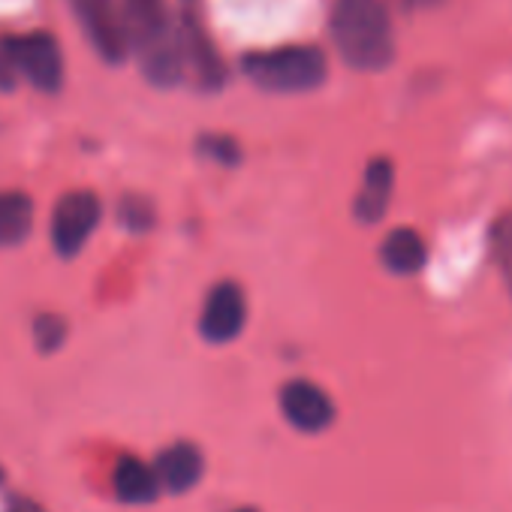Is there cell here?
I'll list each match as a JSON object with an SVG mask.
<instances>
[{"instance_id": "e0dca14e", "label": "cell", "mask_w": 512, "mask_h": 512, "mask_svg": "<svg viewBox=\"0 0 512 512\" xmlns=\"http://www.w3.org/2000/svg\"><path fill=\"white\" fill-rule=\"evenodd\" d=\"M196 151L205 160H211V163H217L223 169H235L241 163V157H244L241 154V145L229 133H202L196 139Z\"/></svg>"}, {"instance_id": "4fadbf2b", "label": "cell", "mask_w": 512, "mask_h": 512, "mask_svg": "<svg viewBox=\"0 0 512 512\" xmlns=\"http://www.w3.org/2000/svg\"><path fill=\"white\" fill-rule=\"evenodd\" d=\"M112 485H115L118 500H124V503H154L157 494H160V488H163L157 470L148 467L136 455H121L115 461Z\"/></svg>"}, {"instance_id": "ba28073f", "label": "cell", "mask_w": 512, "mask_h": 512, "mask_svg": "<svg viewBox=\"0 0 512 512\" xmlns=\"http://www.w3.org/2000/svg\"><path fill=\"white\" fill-rule=\"evenodd\" d=\"M247 326V296L235 281H220L208 290L199 311V335L208 344H232Z\"/></svg>"}, {"instance_id": "9a60e30c", "label": "cell", "mask_w": 512, "mask_h": 512, "mask_svg": "<svg viewBox=\"0 0 512 512\" xmlns=\"http://www.w3.org/2000/svg\"><path fill=\"white\" fill-rule=\"evenodd\" d=\"M118 223L127 229V232H148L154 229V220H157V211H154V202L142 193H127L121 196L118 202Z\"/></svg>"}, {"instance_id": "52a82bcc", "label": "cell", "mask_w": 512, "mask_h": 512, "mask_svg": "<svg viewBox=\"0 0 512 512\" xmlns=\"http://www.w3.org/2000/svg\"><path fill=\"white\" fill-rule=\"evenodd\" d=\"M85 40L106 64H124L130 58L121 0H67Z\"/></svg>"}, {"instance_id": "ffe728a7", "label": "cell", "mask_w": 512, "mask_h": 512, "mask_svg": "<svg viewBox=\"0 0 512 512\" xmlns=\"http://www.w3.org/2000/svg\"><path fill=\"white\" fill-rule=\"evenodd\" d=\"M10 512H43V509H40V506H34V503H28V500H13Z\"/></svg>"}, {"instance_id": "8fae6325", "label": "cell", "mask_w": 512, "mask_h": 512, "mask_svg": "<svg viewBox=\"0 0 512 512\" xmlns=\"http://www.w3.org/2000/svg\"><path fill=\"white\" fill-rule=\"evenodd\" d=\"M380 263L389 275L413 278L422 275L428 263V244L419 229L413 226H395L380 241Z\"/></svg>"}, {"instance_id": "5bb4252c", "label": "cell", "mask_w": 512, "mask_h": 512, "mask_svg": "<svg viewBox=\"0 0 512 512\" xmlns=\"http://www.w3.org/2000/svg\"><path fill=\"white\" fill-rule=\"evenodd\" d=\"M34 229V199L25 190H0V247H19Z\"/></svg>"}, {"instance_id": "6da1fadb", "label": "cell", "mask_w": 512, "mask_h": 512, "mask_svg": "<svg viewBox=\"0 0 512 512\" xmlns=\"http://www.w3.org/2000/svg\"><path fill=\"white\" fill-rule=\"evenodd\" d=\"M130 55L154 88H178L187 79L178 16L169 0H121Z\"/></svg>"}, {"instance_id": "9c48e42d", "label": "cell", "mask_w": 512, "mask_h": 512, "mask_svg": "<svg viewBox=\"0 0 512 512\" xmlns=\"http://www.w3.org/2000/svg\"><path fill=\"white\" fill-rule=\"evenodd\" d=\"M281 413L284 419L305 434L326 431L335 422V404L329 392L311 380H290L281 389Z\"/></svg>"}, {"instance_id": "7c38bea8", "label": "cell", "mask_w": 512, "mask_h": 512, "mask_svg": "<svg viewBox=\"0 0 512 512\" xmlns=\"http://www.w3.org/2000/svg\"><path fill=\"white\" fill-rule=\"evenodd\" d=\"M154 470L163 482L166 491L172 494H184L190 491L193 485H199L202 479V470H205V458H202V449L181 440V443H172L166 446L157 461H154Z\"/></svg>"}, {"instance_id": "8992f818", "label": "cell", "mask_w": 512, "mask_h": 512, "mask_svg": "<svg viewBox=\"0 0 512 512\" xmlns=\"http://www.w3.org/2000/svg\"><path fill=\"white\" fill-rule=\"evenodd\" d=\"M103 220V202L94 190H70L55 202L49 238L58 256L73 260L88 244V238L97 232Z\"/></svg>"}, {"instance_id": "7402d4cb", "label": "cell", "mask_w": 512, "mask_h": 512, "mask_svg": "<svg viewBox=\"0 0 512 512\" xmlns=\"http://www.w3.org/2000/svg\"><path fill=\"white\" fill-rule=\"evenodd\" d=\"M7 479V473H4V467H0V482H4Z\"/></svg>"}, {"instance_id": "2e32d148", "label": "cell", "mask_w": 512, "mask_h": 512, "mask_svg": "<svg viewBox=\"0 0 512 512\" xmlns=\"http://www.w3.org/2000/svg\"><path fill=\"white\" fill-rule=\"evenodd\" d=\"M491 260L512 296V214L500 217L494 226H491Z\"/></svg>"}, {"instance_id": "277c9868", "label": "cell", "mask_w": 512, "mask_h": 512, "mask_svg": "<svg viewBox=\"0 0 512 512\" xmlns=\"http://www.w3.org/2000/svg\"><path fill=\"white\" fill-rule=\"evenodd\" d=\"M175 16H178V43H181L187 76L193 79V85L202 94L223 91L229 82V70H226V61L211 37L202 0H178Z\"/></svg>"}, {"instance_id": "603a6c76", "label": "cell", "mask_w": 512, "mask_h": 512, "mask_svg": "<svg viewBox=\"0 0 512 512\" xmlns=\"http://www.w3.org/2000/svg\"><path fill=\"white\" fill-rule=\"evenodd\" d=\"M235 512H256V509H235Z\"/></svg>"}, {"instance_id": "30bf717a", "label": "cell", "mask_w": 512, "mask_h": 512, "mask_svg": "<svg viewBox=\"0 0 512 512\" xmlns=\"http://www.w3.org/2000/svg\"><path fill=\"white\" fill-rule=\"evenodd\" d=\"M395 193V163L389 157H374L362 169V184L353 199V214L359 223L374 226L386 217Z\"/></svg>"}, {"instance_id": "ac0fdd59", "label": "cell", "mask_w": 512, "mask_h": 512, "mask_svg": "<svg viewBox=\"0 0 512 512\" xmlns=\"http://www.w3.org/2000/svg\"><path fill=\"white\" fill-rule=\"evenodd\" d=\"M67 341V320L58 314H40L34 320V344L40 353H55Z\"/></svg>"}, {"instance_id": "44dd1931", "label": "cell", "mask_w": 512, "mask_h": 512, "mask_svg": "<svg viewBox=\"0 0 512 512\" xmlns=\"http://www.w3.org/2000/svg\"><path fill=\"white\" fill-rule=\"evenodd\" d=\"M407 7H431V4H437V0H404Z\"/></svg>"}, {"instance_id": "7a4b0ae2", "label": "cell", "mask_w": 512, "mask_h": 512, "mask_svg": "<svg viewBox=\"0 0 512 512\" xmlns=\"http://www.w3.org/2000/svg\"><path fill=\"white\" fill-rule=\"evenodd\" d=\"M329 34L347 67L380 73L395 61V31L386 0H335Z\"/></svg>"}, {"instance_id": "3957f363", "label": "cell", "mask_w": 512, "mask_h": 512, "mask_svg": "<svg viewBox=\"0 0 512 512\" xmlns=\"http://www.w3.org/2000/svg\"><path fill=\"white\" fill-rule=\"evenodd\" d=\"M241 76L266 94H308L326 82L329 58L308 43L256 49L241 58Z\"/></svg>"}, {"instance_id": "5b68a950", "label": "cell", "mask_w": 512, "mask_h": 512, "mask_svg": "<svg viewBox=\"0 0 512 512\" xmlns=\"http://www.w3.org/2000/svg\"><path fill=\"white\" fill-rule=\"evenodd\" d=\"M0 46H4L19 79H25L37 91L58 94L64 88L67 67H64V52H61V43L55 34H49V31L10 34L0 40Z\"/></svg>"}, {"instance_id": "d6986e66", "label": "cell", "mask_w": 512, "mask_h": 512, "mask_svg": "<svg viewBox=\"0 0 512 512\" xmlns=\"http://www.w3.org/2000/svg\"><path fill=\"white\" fill-rule=\"evenodd\" d=\"M16 85H19V73L13 70V64H10L4 46H0V91L10 94V91H16Z\"/></svg>"}]
</instances>
